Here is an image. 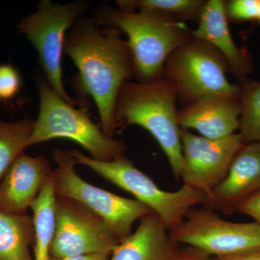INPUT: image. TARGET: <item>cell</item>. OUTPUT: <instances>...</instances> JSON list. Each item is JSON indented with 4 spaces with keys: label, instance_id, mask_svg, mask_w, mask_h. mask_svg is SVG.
<instances>
[{
    "label": "cell",
    "instance_id": "cell-1",
    "mask_svg": "<svg viewBox=\"0 0 260 260\" xmlns=\"http://www.w3.org/2000/svg\"><path fill=\"white\" fill-rule=\"evenodd\" d=\"M65 38L64 52L76 66L75 90L90 95L96 106L104 133L114 138V109L121 87L135 75L134 61L127 42L114 27L78 19Z\"/></svg>",
    "mask_w": 260,
    "mask_h": 260
},
{
    "label": "cell",
    "instance_id": "cell-2",
    "mask_svg": "<svg viewBox=\"0 0 260 260\" xmlns=\"http://www.w3.org/2000/svg\"><path fill=\"white\" fill-rule=\"evenodd\" d=\"M177 96L175 85L167 78L147 83L126 82L116 99L114 120L116 129L138 125L147 130L167 155L174 177L183 180L185 166Z\"/></svg>",
    "mask_w": 260,
    "mask_h": 260
},
{
    "label": "cell",
    "instance_id": "cell-3",
    "mask_svg": "<svg viewBox=\"0 0 260 260\" xmlns=\"http://www.w3.org/2000/svg\"><path fill=\"white\" fill-rule=\"evenodd\" d=\"M92 21L127 36L135 76L140 83L159 79L169 56L193 37L176 17L151 10L126 12L103 6L95 10Z\"/></svg>",
    "mask_w": 260,
    "mask_h": 260
},
{
    "label": "cell",
    "instance_id": "cell-4",
    "mask_svg": "<svg viewBox=\"0 0 260 260\" xmlns=\"http://www.w3.org/2000/svg\"><path fill=\"white\" fill-rule=\"evenodd\" d=\"M39 112L34 120L27 148L56 138L79 144L102 161L125 157L126 145L104 133L83 109H77L59 96L42 75L37 78Z\"/></svg>",
    "mask_w": 260,
    "mask_h": 260
},
{
    "label": "cell",
    "instance_id": "cell-5",
    "mask_svg": "<svg viewBox=\"0 0 260 260\" xmlns=\"http://www.w3.org/2000/svg\"><path fill=\"white\" fill-rule=\"evenodd\" d=\"M70 153L77 164L88 167L148 207L162 220L169 232L181 224L192 207L205 204L206 201L205 194L186 184H183L177 191L164 190L125 157L102 161L75 149Z\"/></svg>",
    "mask_w": 260,
    "mask_h": 260
},
{
    "label": "cell",
    "instance_id": "cell-6",
    "mask_svg": "<svg viewBox=\"0 0 260 260\" xmlns=\"http://www.w3.org/2000/svg\"><path fill=\"white\" fill-rule=\"evenodd\" d=\"M56 197L73 200L97 215L119 241L132 234L135 222L153 211L136 199L124 198L90 184L77 174V162L70 151L53 152Z\"/></svg>",
    "mask_w": 260,
    "mask_h": 260
},
{
    "label": "cell",
    "instance_id": "cell-7",
    "mask_svg": "<svg viewBox=\"0 0 260 260\" xmlns=\"http://www.w3.org/2000/svg\"><path fill=\"white\" fill-rule=\"evenodd\" d=\"M86 1L56 4L42 0L37 11L20 20L18 29L31 43L46 80L59 96L71 105H80L67 93L62 81L63 52L66 32L88 9Z\"/></svg>",
    "mask_w": 260,
    "mask_h": 260
},
{
    "label": "cell",
    "instance_id": "cell-8",
    "mask_svg": "<svg viewBox=\"0 0 260 260\" xmlns=\"http://www.w3.org/2000/svg\"><path fill=\"white\" fill-rule=\"evenodd\" d=\"M167 78L178 95L194 102L213 95H240V89L229 81L226 61L208 43L192 37L176 49L166 62Z\"/></svg>",
    "mask_w": 260,
    "mask_h": 260
},
{
    "label": "cell",
    "instance_id": "cell-9",
    "mask_svg": "<svg viewBox=\"0 0 260 260\" xmlns=\"http://www.w3.org/2000/svg\"><path fill=\"white\" fill-rule=\"evenodd\" d=\"M169 235L174 243L219 259L260 249L259 224L229 221L205 208H191Z\"/></svg>",
    "mask_w": 260,
    "mask_h": 260
},
{
    "label": "cell",
    "instance_id": "cell-10",
    "mask_svg": "<svg viewBox=\"0 0 260 260\" xmlns=\"http://www.w3.org/2000/svg\"><path fill=\"white\" fill-rule=\"evenodd\" d=\"M120 242L107 224L73 200L56 197L55 232L51 257L112 254Z\"/></svg>",
    "mask_w": 260,
    "mask_h": 260
},
{
    "label": "cell",
    "instance_id": "cell-11",
    "mask_svg": "<svg viewBox=\"0 0 260 260\" xmlns=\"http://www.w3.org/2000/svg\"><path fill=\"white\" fill-rule=\"evenodd\" d=\"M181 140L185 166L184 184L202 191L206 198L225 177L244 145L239 133L211 140L181 129Z\"/></svg>",
    "mask_w": 260,
    "mask_h": 260
},
{
    "label": "cell",
    "instance_id": "cell-12",
    "mask_svg": "<svg viewBox=\"0 0 260 260\" xmlns=\"http://www.w3.org/2000/svg\"><path fill=\"white\" fill-rule=\"evenodd\" d=\"M53 173L50 162L44 155L22 154L0 181V211L26 214Z\"/></svg>",
    "mask_w": 260,
    "mask_h": 260
},
{
    "label": "cell",
    "instance_id": "cell-13",
    "mask_svg": "<svg viewBox=\"0 0 260 260\" xmlns=\"http://www.w3.org/2000/svg\"><path fill=\"white\" fill-rule=\"evenodd\" d=\"M260 189V142L243 145L226 175L206 198L205 205L226 212Z\"/></svg>",
    "mask_w": 260,
    "mask_h": 260
},
{
    "label": "cell",
    "instance_id": "cell-14",
    "mask_svg": "<svg viewBox=\"0 0 260 260\" xmlns=\"http://www.w3.org/2000/svg\"><path fill=\"white\" fill-rule=\"evenodd\" d=\"M239 96L213 95L191 102L179 111L181 129L197 130L200 136L221 139L235 134L239 127Z\"/></svg>",
    "mask_w": 260,
    "mask_h": 260
},
{
    "label": "cell",
    "instance_id": "cell-15",
    "mask_svg": "<svg viewBox=\"0 0 260 260\" xmlns=\"http://www.w3.org/2000/svg\"><path fill=\"white\" fill-rule=\"evenodd\" d=\"M198 28L191 30L195 39L208 43L218 50L233 73L243 78L250 72L249 55L236 45L228 23L226 5L221 0H210L203 5Z\"/></svg>",
    "mask_w": 260,
    "mask_h": 260
},
{
    "label": "cell",
    "instance_id": "cell-16",
    "mask_svg": "<svg viewBox=\"0 0 260 260\" xmlns=\"http://www.w3.org/2000/svg\"><path fill=\"white\" fill-rule=\"evenodd\" d=\"M168 229L162 220L150 213L140 220L129 236L121 239L109 260H169L175 252Z\"/></svg>",
    "mask_w": 260,
    "mask_h": 260
},
{
    "label": "cell",
    "instance_id": "cell-17",
    "mask_svg": "<svg viewBox=\"0 0 260 260\" xmlns=\"http://www.w3.org/2000/svg\"><path fill=\"white\" fill-rule=\"evenodd\" d=\"M55 188L54 172L43 184L32 205L34 229V260H50L51 249L55 232Z\"/></svg>",
    "mask_w": 260,
    "mask_h": 260
},
{
    "label": "cell",
    "instance_id": "cell-18",
    "mask_svg": "<svg viewBox=\"0 0 260 260\" xmlns=\"http://www.w3.org/2000/svg\"><path fill=\"white\" fill-rule=\"evenodd\" d=\"M34 240L31 216L0 211V260H34L30 253Z\"/></svg>",
    "mask_w": 260,
    "mask_h": 260
},
{
    "label": "cell",
    "instance_id": "cell-19",
    "mask_svg": "<svg viewBox=\"0 0 260 260\" xmlns=\"http://www.w3.org/2000/svg\"><path fill=\"white\" fill-rule=\"evenodd\" d=\"M34 125V120L28 117L13 122L0 120V181L24 153Z\"/></svg>",
    "mask_w": 260,
    "mask_h": 260
},
{
    "label": "cell",
    "instance_id": "cell-20",
    "mask_svg": "<svg viewBox=\"0 0 260 260\" xmlns=\"http://www.w3.org/2000/svg\"><path fill=\"white\" fill-rule=\"evenodd\" d=\"M239 103V134L244 144L260 142V81L244 84Z\"/></svg>",
    "mask_w": 260,
    "mask_h": 260
},
{
    "label": "cell",
    "instance_id": "cell-21",
    "mask_svg": "<svg viewBox=\"0 0 260 260\" xmlns=\"http://www.w3.org/2000/svg\"><path fill=\"white\" fill-rule=\"evenodd\" d=\"M121 11L151 10L186 19H199L205 3L200 0H119L116 1Z\"/></svg>",
    "mask_w": 260,
    "mask_h": 260
},
{
    "label": "cell",
    "instance_id": "cell-22",
    "mask_svg": "<svg viewBox=\"0 0 260 260\" xmlns=\"http://www.w3.org/2000/svg\"><path fill=\"white\" fill-rule=\"evenodd\" d=\"M21 78L11 64H0V101L13 99L20 91Z\"/></svg>",
    "mask_w": 260,
    "mask_h": 260
},
{
    "label": "cell",
    "instance_id": "cell-23",
    "mask_svg": "<svg viewBox=\"0 0 260 260\" xmlns=\"http://www.w3.org/2000/svg\"><path fill=\"white\" fill-rule=\"evenodd\" d=\"M259 0H234L226 5L227 16L236 21L256 20Z\"/></svg>",
    "mask_w": 260,
    "mask_h": 260
},
{
    "label": "cell",
    "instance_id": "cell-24",
    "mask_svg": "<svg viewBox=\"0 0 260 260\" xmlns=\"http://www.w3.org/2000/svg\"><path fill=\"white\" fill-rule=\"evenodd\" d=\"M237 211L251 217L260 225V189L243 201L238 207Z\"/></svg>",
    "mask_w": 260,
    "mask_h": 260
},
{
    "label": "cell",
    "instance_id": "cell-25",
    "mask_svg": "<svg viewBox=\"0 0 260 260\" xmlns=\"http://www.w3.org/2000/svg\"><path fill=\"white\" fill-rule=\"evenodd\" d=\"M169 260H209L208 256L193 248L187 247L186 250L174 252Z\"/></svg>",
    "mask_w": 260,
    "mask_h": 260
},
{
    "label": "cell",
    "instance_id": "cell-26",
    "mask_svg": "<svg viewBox=\"0 0 260 260\" xmlns=\"http://www.w3.org/2000/svg\"><path fill=\"white\" fill-rule=\"evenodd\" d=\"M111 254H92L86 255L71 256V257L63 258V259H55L51 257L50 260H109Z\"/></svg>",
    "mask_w": 260,
    "mask_h": 260
},
{
    "label": "cell",
    "instance_id": "cell-27",
    "mask_svg": "<svg viewBox=\"0 0 260 260\" xmlns=\"http://www.w3.org/2000/svg\"><path fill=\"white\" fill-rule=\"evenodd\" d=\"M219 260H260V249L249 251L239 255L219 259Z\"/></svg>",
    "mask_w": 260,
    "mask_h": 260
},
{
    "label": "cell",
    "instance_id": "cell-28",
    "mask_svg": "<svg viewBox=\"0 0 260 260\" xmlns=\"http://www.w3.org/2000/svg\"><path fill=\"white\" fill-rule=\"evenodd\" d=\"M256 20H259L260 21V0H259V12H258L257 18Z\"/></svg>",
    "mask_w": 260,
    "mask_h": 260
}]
</instances>
